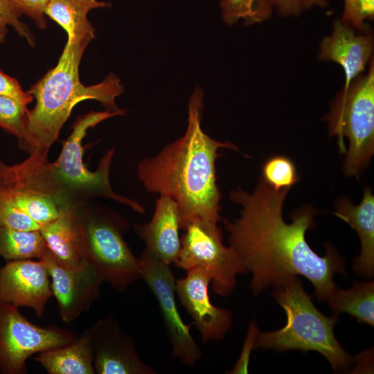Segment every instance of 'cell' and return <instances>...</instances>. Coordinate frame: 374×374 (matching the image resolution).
Listing matches in <instances>:
<instances>
[{"instance_id":"obj_24","label":"cell","mask_w":374,"mask_h":374,"mask_svg":"<svg viewBox=\"0 0 374 374\" xmlns=\"http://www.w3.org/2000/svg\"><path fill=\"white\" fill-rule=\"evenodd\" d=\"M28 111L21 101L0 95V128L16 137L21 150L31 154L36 147L27 129Z\"/></svg>"},{"instance_id":"obj_5","label":"cell","mask_w":374,"mask_h":374,"mask_svg":"<svg viewBox=\"0 0 374 374\" xmlns=\"http://www.w3.org/2000/svg\"><path fill=\"white\" fill-rule=\"evenodd\" d=\"M84 258L104 283L122 292L141 278V262L124 239L128 222L116 212L87 203L73 208Z\"/></svg>"},{"instance_id":"obj_6","label":"cell","mask_w":374,"mask_h":374,"mask_svg":"<svg viewBox=\"0 0 374 374\" xmlns=\"http://www.w3.org/2000/svg\"><path fill=\"white\" fill-rule=\"evenodd\" d=\"M126 111L111 112H90L80 116L64 141L57 160L51 163L53 178L59 189L74 207L87 203L93 197H104L129 206L139 213L145 208L138 202L115 192L109 180L110 167L114 148L109 149L100 159L95 171L89 170L83 162L82 141L87 131L100 122L116 116L125 115Z\"/></svg>"},{"instance_id":"obj_33","label":"cell","mask_w":374,"mask_h":374,"mask_svg":"<svg viewBox=\"0 0 374 374\" xmlns=\"http://www.w3.org/2000/svg\"><path fill=\"white\" fill-rule=\"evenodd\" d=\"M359 8L363 20L373 18L374 15L373 0H359Z\"/></svg>"},{"instance_id":"obj_27","label":"cell","mask_w":374,"mask_h":374,"mask_svg":"<svg viewBox=\"0 0 374 374\" xmlns=\"http://www.w3.org/2000/svg\"><path fill=\"white\" fill-rule=\"evenodd\" d=\"M12 27L16 32L32 46L35 45V37L28 28L19 20L17 15L8 0H0V44L5 42L8 29Z\"/></svg>"},{"instance_id":"obj_22","label":"cell","mask_w":374,"mask_h":374,"mask_svg":"<svg viewBox=\"0 0 374 374\" xmlns=\"http://www.w3.org/2000/svg\"><path fill=\"white\" fill-rule=\"evenodd\" d=\"M48 250L39 231L0 226V256L6 261L42 260Z\"/></svg>"},{"instance_id":"obj_9","label":"cell","mask_w":374,"mask_h":374,"mask_svg":"<svg viewBox=\"0 0 374 374\" xmlns=\"http://www.w3.org/2000/svg\"><path fill=\"white\" fill-rule=\"evenodd\" d=\"M184 230L173 265L185 271L196 267L205 269L213 291L224 297L231 295L237 285V276L246 271L235 251L224 244L222 229L217 224L193 222Z\"/></svg>"},{"instance_id":"obj_8","label":"cell","mask_w":374,"mask_h":374,"mask_svg":"<svg viewBox=\"0 0 374 374\" xmlns=\"http://www.w3.org/2000/svg\"><path fill=\"white\" fill-rule=\"evenodd\" d=\"M0 197L41 228L73 208L53 178L48 155L39 151L16 164L0 160Z\"/></svg>"},{"instance_id":"obj_30","label":"cell","mask_w":374,"mask_h":374,"mask_svg":"<svg viewBox=\"0 0 374 374\" xmlns=\"http://www.w3.org/2000/svg\"><path fill=\"white\" fill-rule=\"evenodd\" d=\"M0 95L14 98L27 105L33 100V96L28 91H24L15 78L7 75L1 70Z\"/></svg>"},{"instance_id":"obj_16","label":"cell","mask_w":374,"mask_h":374,"mask_svg":"<svg viewBox=\"0 0 374 374\" xmlns=\"http://www.w3.org/2000/svg\"><path fill=\"white\" fill-rule=\"evenodd\" d=\"M180 220L177 204L168 197L159 195L150 222L134 225L136 233L145 244L140 258L174 264L181 247Z\"/></svg>"},{"instance_id":"obj_11","label":"cell","mask_w":374,"mask_h":374,"mask_svg":"<svg viewBox=\"0 0 374 374\" xmlns=\"http://www.w3.org/2000/svg\"><path fill=\"white\" fill-rule=\"evenodd\" d=\"M141 278L155 296L170 343L172 355L184 365L193 367L201 359L202 351L190 335L193 323L181 319L175 300V278L170 265L153 259L140 258Z\"/></svg>"},{"instance_id":"obj_17","label":"cell","mask_w":374,"mask_h":374,"mask_svg":"<svg viewBox=\"0 0 374 374\" xmlns=\"http://www.w3.org/2000/svg\"><path fill=\"white\" fill-rule=\"evenodd\" d=\"M355 29L341 19L335 20L332 34L321 42L319 54L320 60L334 61L343 67L344 87L364 71L373 49L372 35Z\"/></svg>"},{"instance_id":"obj_20","label":"cell","mask_w":374,"mask_h":374,"mask_svg":"<svg viewBox=\"0 0 374 374\" xmlns=\"http://www.w3.org/2000/svg\"><path fill=\"white\" fill-rule=\"evenodd\" d=\"M34 359L49 374L96 373L86 330L70 344L37 353Z\"/></svg>"},{"instance_id":"obj_3","label":"cell","mask_w":374,"mask_h":374,"mask_svg":"<svg viewBox=\"0 0 374 374\" xmlns=\"http://www.w3.org/2000/svg\"><path fill=\"white\" fill-rule=\"evenodd\" d=\"M93 37V28L68 37L56 66L28 91L35 98L36 103L33 109L28 111L27 129L36 151L43 154L48 155L73 108L81 101L96 100L107 111L121 110L116 105L115 99L124 89L115 74L110 73L101 82L91 86H86L80 80V61Z\"/></svg>"},{"instance_id":"obj_25","label":"cell","mask_w":374,"mask_h":374,"mask_svg":"<svg viewBox=\"0 0 374 374\" xmlns=\"http://www.w3.org/2000/svg\"><path fill=\"white\" fill-rule=\"evenodd\" d=\"M223 21L229 26L240 19L245 25L260 23L270 17L272 6L267 0H221Z\"/></svg>"},{"instance_id":"obj_32","label":"cell","mask_w":374,"mask_h":374,"mask_svg":"<svg viewBox=\"0 0 374 374\" xmlns=\"http://www.w3.org/2000/svg\"><path fill=\"white\" fill-rule=\"evenodd\" d=\"M281 16H297L303 8L301 0H267Z\"/></svg>"},{"instance_id":"obj_31","label":"cell","mask_w":374,"mask_h":374,"mask_svg":"<svg viewBox=\"0 0 374 374\" xmlns=\"http://www.w3.org/2000/svg\"><path fill=\"white\" fill-rule=\"evenodd\" d=\"M341 20L356 29H362L364 27V20L361 17L359 8V0H344Z\"/></svg>"},{"instance_id":"obj_26","label":"cell","mask_w":374,"mask_h":374,"mask_svg":"<svg viewBox=\"0 0 374 374\" xmlns=\"http://www.w3.org/2000/svg\"><path fill=\"white\" fill-rule=\"evenodd\" d=\"M261 177L276 190L290 188L299 180L294 164L284 156H275L266 161Z\"/></svg>"},{"instance_id":"obj_13","label":"cell","mask_w":374,"mask_h":374,"mask_svg":"<svg viewBox=\"0 0 374 374\" xmlns=\"http://www.w3.org/2000/svg\"><path fill=\"white\" fill-rule=\"evenodd\" d=\"M88 334L97 374H154L136 351L133 339L114 316L97 321L85 330Z\"/></svg>"},{"instance_id":"obj_19","label":"cell","mask_w":374,"mask_h":374,"mask_svg":"<svg viewBox=\"0 0 374 374\" xmlns=\"http://www.w3.org/2000/svg\"><path fill=\"white\" fill-rule=\"evenodd\" d=\"M55 260L71 268L84 264V258L73 208L44 225L39 230Z\"/></svg>"},{"instance_id":"obj_2","label":"cell","mask_w":374,"mask_h":374,"mask_svg":"<svg viewBox=\"0 0 374 374\" xmlns=\"http://www.w3.org/2000/svg\"><path fill=\"white\" fill-rule=\"evenodd\" d=\"M203 105L204 91L197 86L188 102L184 135L137 166L138 178L149 193L168 197L177 204L183 230L193 222L222 221L215 161L221 148L239 151L233 143L217 141L204 132Z\"/></svg>"},{"instance_id":"obj_34","label":"cell","mask_w":374,"mask_h":374,"mask_svg":"<svg viewBox=\"0 0 374 374\" xmlns=\"http://www.w3.org/2000/svg\"><path fill=\"white\" fill-rule=\"evenodd\" d=\"M303 9H310L314 6H319L321 7L327 4L326 0H301Z\"/></svg>"},{"instance_id":"obj_12","label":"cell","mask_w":374,"mask_h":374,"mask_svg":"<svg viewBox=\"0 0 374 374\" xmlns=\"http://www.w3.org/2000/svg\"><path fill=\"white\" fill-rule=\"evenodd\" d=\"M42 260L50 275L61 319L67 323L75 321L98 299L103 279L89 261L78 267H67L60 264L49 249Z\"/></svg>"},{"instance_id":"obj_7","label":"cell","mask_w":374,"mask_h":374,"mask_svg":"<svg viewBox=\"0 0 374 374\" xmlns=\"http://www.w3.org/2000/svg\"><path fill=\"white\" fill-rule=\"evenodd\" d=\"M330 133L339 139V148L346 152L344 138L349 147L344 163L346 176L356 177L368 164L374 152V65L359 74L339 93L327 116Z\"/></svg>"},{"instance_id":"obj_4","label":"cell","mask_w":374,"mask_h":374,"mask_svg":"<svg viewBox=\"0 0 374 374\" xmlns=\"http://www.w3.org/2000/svg\"><path fill=\"white\" fill-rule=\"evenodd\" d=\"M272 296L284 310L287 323L276 331H259L255 348L278 352L313 350L323 355L335 371L349 369L353 360L334 334L338 315L328 317L321 313L305 291L298 276L275 287Z\"/></svg>"},{"instance_id":"obj_29","label":"cell","mask_w":374,"mask_h":374,"mask_svg":"<svg viewBox=\"0 0 374 374\" xmlns=\"http://www.w3.org/2000/svg\"><path fill=\"white\" fill-rule=\"evenodd\" d=\"M258 332L259 330L256 322L253 320L251 321L249 325L240 355L234 367L231 371L226 372L227 373L240 374L248 373L251 353L255 348L256 339Z\"/></svg>"},{"instance_id":"obj_1","label":"cell","mask_w":374,"mask_h":374,"mask_svg":"<svg viewBox=\"0 0 374 374\" xmlns=\"http://www.w3.org/2000/svg\"><path fill=\"white\" fill-rule=\"evenodd\" d=\"M290 189L276 190L260 177L251 193L240 188L231 191L230 199L241 210L234 220L222 221L229 246L239 256L246 273L251 274L249 287L255 296L303 276L313 285L317 299L326 301L337 287L335 274H346L345 263L329 243L321 256L306 241L307 231L315 226L313 208L303 206L290 215L291 223L285 222L283 207Z\"/></svg>"},{"instance_id":"obj_10","label":"cell","mask_w":374,"mask_h":374,"mask_svg":"<svg viewBox=\"0 0 374 374\" xmlns=\"http://www.w3.org/2000/svg\"><path fill=\"white\" fill-rule=\"evenodd\" d=\"M72 330L55 325L37 326L19 307L0 300V373L25 374L33 355L70 344L77 339Z\"/></svg>"},{"instance_id":"obj_15","label":"cell","mask_w":374,"mask_h":374,"mask_svg":"<svg viewBox=\"0 0 374 374\" xmlns=\"http://www.w3.org/2000/svg\"><path fill=\"white\" fill-rule=\"evenodd\" d=\"M53 296L51 278L44 260L6 261L0 267V300L28 307L42 317Z\"/></svg>"},{"instance_id":"obj_18","label":"cell","mask_w":374,"mask_h":374,"mask_svg":"<svg viewBox=\"0 0 374 374\" xmlns=\"http://www.w3.org/2000/svg\"><path fill=\"white\" fill-rule=\"evenodd\" d=\"M334 214L354 229L359 238L361 251L355 258L354 271L371 278L374 274V196L371 188L364 189L362 199L354 205L347 198L339 199Z\"/></svg>"},{"instance_id":"obj_14","label":"cell","mask_w":374,"mask_h":374,"mask_svg":"<svg viewBox=\"0 0 374 374\" xmlns=\"http://www.w3.org/2000/svg\"><path fill=\"white\" fill-rule=\"evenodd\" d=\"M186 273L184 278L175 279L180 303L193 318L204 343L222 339L231 327L232 312L211 303L208 294L211 279L205 269L196 267Z\"/></svg>"},{"instance_id":"obj_23","label":"cell","mask_w":374,"mask_h":374,"mask_svg":"<svg viewBox=\"0 0 374 374\" xmlns=\"http://www.w3.org/2000/svg\"><path fill=\"white\" fill-rule=\"evenodd\" d=\"M109 6V3L98 0H50L44 13L71 37L75 31L92 26L87 19L91 10Z\"/></svg>"},{"instance_id":"obj_28","label":"cell","mask_w":374,"mask_h":374,"mask_svg":"<svg viewBox=\"0 0 374 374\" xmlns=\"http://www.w3.org/2000/svg\"><path fill=\"white\" fill-rule=\"evenodd\" d=\"M20 17L22 15L32 18L41 29L47 26L45 9L50 0H8Z\"/></svg>"},{"instance_id":"obj_21","label":"cell","mask_w":374,"mask_h":374,"mask_svg":"<svg viewBox=\"0 0 374 374\" xmlns=\"http://www.w3.org/2000/svg\"><path fill=\"white\" fill-rule=\"evenodd\" d=\"M334 314L345 312L360 323L374 326V283L355 282L346 290L336 287L326 299Z\"/></svg>"}]
</instances>
